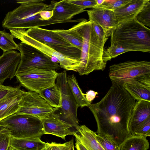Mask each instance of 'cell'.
Returning <instances> with one entry per match:
<instances>
[{"label":"cell","instance_id":"cell-16","mask_svg":"<svg viewBox=\"0 0 150 150\" xmlns=\"http://www.w3.org/2000/svg\"><path fill=\"white\" fill-rule=\"evenodd\" d=\"M21 59V54L14 50L4 52L0 56V84L15 76Z\"/></svg>","mask_w":150,"mask_h":150},{"label":"cell","instance_id":"cell-39","mask_svg":"<svg viewBox=\"0 0 150 150\" xmlns=\"http://www.w3.org/2000/svg\"><path fill=\"white\" fill-rule=\"evenodd\" d=\"M105 0H96V6H99L102 4Z\"/></svg>","mask_w":150,"mask_h":150},{"label":"cell","instance_id":"cell-37","mask_svg":"<svg viewBox=\"0 0 150 150\" xmlns=\"http://www.w3.org/2000/svg\"><path fill=\"white\" fill-rule=\"evenodd\" d=\"M98 94V93L97 92H95L92 90H90L84 95L87 100L91 103L92 101L96 97V95Z\"/></svg>","mask_w":150,"mask_h":150},{"label":"cell","instance_id":"cell-1","mask_svg":"<svg viewBox=\"0 0 150 150\" xmlns=\"http://www.w3.org/2000/svg\"><path fill=\"white\" fill-rule=\"evenodd\" d=\"M112 82L104 97L88 107L97 123L96 134L106 136L119 145L132 135L129 123L136 100L122 85Z\"/></svg>","mask_w":150,"mask_h":150},{"label":"cell","instance_id":"cell-19","mask_svg":"<svg viewBox=\"0 0 150 150\" xmlns=\"http://www.w3.org/2000/svg\"><path fill=\"white\" fill-rule=\"evenodd\" d=\"M148 0H130L114 11L118 25L135 18Z\"/></svg>","mask_w":150,"mask_h":150},{"label":"cell","instance_id":"cell-17","mask_svg":"<svg viewBox=\"0 0 150 150\" xmlns=\"http://www.w3.org/2000/svg\"><path fill=\"white\" fill-rule=\"evenodd\" d=\"M22 30L30 37L47 45H72L52 30L40 27L33 28L27 30Z\"/></svg>","mask_w":150,"mask_h":150},{"label":"cell","instance_id":"cell-22","mask_svg":"<svg viewBox=\"0 0 150 150\" xmlns=\"http://www.w3.org/2000/svg\"><path fill=\"white\" fill-rule=\"evenodd\" d=\"M47 143L35 138L11 137L10 146L16 150H42Z\"/></svg>","mask_w":150,"mask_h":150},{"label":"cell","instance_id":"cell-38","mask_svg":"<svg viewBox=\"0 0 150 150\" xmlns=\"http://www.w3.org/2000/svg\"><path fill=\"white\" fill-rule=\"evenodd\" d=\"M75 147L77 150H88L84 146L77 141H76Z\"/></svg>","mask_w":150,"mask_h":150},{"label":"cell","instance_id":"cell-18","mask_svg":"<svg viewBox=\"0 0 150 150\" xmlns=\"http://www.w3.org/2000/svg\"><path fill=\"white\" fill-rule=\"evenodd\" d=\"M150 102L140 100L136 102L129 123L132 135L147 120L150 118Z\"/></svg>","mask_w":150,"mask_h":150},{"label":"cell","instance_id":"cell-21","mask_svg":"<svg viewBox=\"0 0 150 150\" xmlns=\"http://www.w3.org/2000/svg\"><path fill=\"white\" fill-rule=\"evenodd\" d=\"M25 91L20 88L15 90L0 100V121L15 113L19 108V102L17 99Z\"/></svg>","mask_w":150,"mask_h":150},{"label":"cell","instance_id":"cell-27","mask_svg":"<svg viewBox=\"0 0 150 150\" xmlns=\"http://www.w3.org/2000/svg\"><path fill=\"white\" fill-rule=\"evenodd\" d=\"M11 34L7 33L5 30H0V48L4 52L14 50H18V44L13 40Z\"/></svg>","mask_w":150,"mask_h":150},{"label":"cell","instance_id":"cell-6","mask_svg":"<svg viewBox=\"0 0 150 150\" xmlns=\"http://www.w3.org/2000/svg\"><path fill=\"white\" fill-rule=\"evenodd\" d=\"M59 74L55 70L27 68L16 73L15 77L21 86L29 91L39 93L42 91L54 85Z\"/></svg>","mask_w":150,"mask_h":150},{"label":"cell","instance_id":"cell-8","mask_svg":"<svg viewBox=\"0 0 150 150\" xmlns=\"http://www.w3.org/2000/svg\"><path fill=\"white\" fill-rule=\"evenodd\" d=\"M150 74V62L146 61H127L109 67V76L111 81L120 85L138 76Z\"/></svg>","mask_w":150,"mask_h":150},{"label":"cell","instance_id":"cell-11","mask_svg":"<svg viewBox=\"0 0 150 150\" xmlns=\"http://www.w3.org/2000/svg\"><path fill=\"white\" fill-rule=\"evenodd\" d=\"M19 106L15 114L32 115L42 120L58 110L50 105L38 93L31 91L25 92Z\"/></svg>","mask_w":150,"mask_h":150},{"label":"cell","instance_id":"cell-25","mask_svg":"<svg viewBox=\"0 0 150 150\" xmlns=\"http://www.w3.org/2000/svg\"><path fill=\"white\" fill-rule=\"evenodd\" d=\"M39 94L51 106L58 110L61 108V93L56 84L42 91Z\"/></svg>","mask_w":150,"mask_h":150},{"label":"cell","instance_id":"cell-23","mask_svg":"<svg viewBox=\"0 0 150 150\" xmlns=\"http://www.w3.org/2000/svg\"><path fill=\"white\" fill-rule=\"evenodd\" d=\"M119 150H148L149 143L146 137L131 135L118 145Z\"/></svg>","mask_w":150,"mask_h":150},{"label":"cell","instance_id":"cell-10","mask_svg":"<svg viewBox=\"0 0 150 150\" xmlns=\"http://www.w3.org/2000/svg\"><path fill=\"white\" fill-rule=\"evenodd\" d=\"M67 73L65 70L59 73L56 79L55 84L59 88L62 98V106L59 114L64 121L74 125H79L77 116L78 107L68 84Z\"/></svg>","mask_w":150,"mask_h":150},{"label":"cell","instance_id":"cell-7","mask_svg":"<svg viewBox=\"0 0 150 150\" xmlns=\"http://www.w3.org/2000/svg\"><path fill=\"white\" fill-rule=\"evenodd\" d=\"M18 45L21 59L16 74L27 68L47 70L59 68V66L57 62L35 47L22 42Z\"/></svg>","mask_w":150,"mask_h":150},{"label":"cell","instance_id":"cell-33","mask_svg":"<svg viewBox=\"0 0 150 150\" xmlns=\"http://www.w3.org/2000/svg\"><path fill=\"white\" fill-rule=\"evenodd\" d=\"M112 59L115 58L123 53L129 52L122 46L117 45H112L106 49Z\"/></svg>","mask_w":150,"mask_h":150},{"label":"cell","instance_id":"cell-41","mask_svg":"<svg viewBox=\"0 0 150 150\" xmlns=\"http://www.w3.org/2000/svg\"><path fill=\"white\" fill-rule=\"evenodd\" d=\"M70 150H74V144H72Z\"/></svg>","mask_w":150,"mask_h":150},{"label":"cell","instance_id":"cell-28","mask_svg":"<svg viewBox=\"0 0 150 150\" xmlns=\"http://www.w3.org/2000/svg\"><path fill=\"white\" fill-rule=\"evenodd\" d=\"M136 18L144 25L150 26V0H148Z\"/></svg>","mask_w":150,"mask_h":150},{"label":"cell","instance_id":"cell-24","mask_svg":"<svg viewBox=\"0 0 150 150\" xmlns=\"http://www.w3.org/2000/svg\"><path fill=\"white\" fill-rule=\"evenodd\" d=\"M67 80L70 91L78 107L81 108L88 107L91 103L86 99L85 94L82 92L74 75L67 76Z\"/></svg>","mask_w":150,"mask_h":150},{"label":"cell","instance_id":"cell-14","mask_svg":"<svg viewBox=\"0 0 150 150\" xmlns=\"http://www.w3.org/2000/svg\"><path fill=\"white\" fill-rule=\"evenodd\" d=\"M121 85L136 100L150 102V74L138 76Z\"/></svg>","mask_w":150,"mask_h":150},{"label":"cell","instance_id":"cell-20","mask_svg":"<svg viewBox=\"0 0 150 150\" xmlns=\"http://www.w3.org/2000/svg\"><path fill=\"white\" fill-rule=\"evenodd\" d=\"M75 128L76 130L73 131L71 135L88 150H105L97 140L96 132L85 125H79Z\"/></svg>","mask_w":150,"mask_h":150},{"label":"cell","instance_id":"cell-13","mask_svg":"<svg viewBox=\"0 0 150 150\" xmlns=\"http://www.w3.org/2000/svg\"><path fill=\"white\" fill-rule=\"evenodd\" d=\"M89 21L100 26L106 38L110 36L112 31L118 25L113 11L102 8H95L86 11Z\"/></svg>","mask_w":150,"mask_h":150},{"label":"cell","instance_id":"cell-29","mask_svg":"<svg viewBox=\"0 0 150 150\" xmlns=\"http://www.w3.org/2000/svg\"><path fill=\"white\" fill-rule=\"evenodd\" d=\"M96 137L105 150H119L118 145L106 136L96 134Z\"/></svg>","mask_w":150,"mask_h":150},{"label":"cell","instance_id":"cell-40","mask_svg":"<svg viewBox=\"0 0 150 150\" xmlns=\"http://www.w3.org/2000/svg\"><path fill=\"white\" fill-rule=\"evenodd\" d=\"M6 128L2 125H0V131Z\"/></svg>","mask_w":150,"mask_h":150},{"label":"cell","instance_id":"cell-30","mask_svg":"<svg viewBox=\"0 0 150 150\" xmlns=\"http://www.w3.org/2000/svg\"><path fill=\"white\" fill-rule=\"evenodd\" d=\"M130 0H105L102 4L99 6H96L93 8H102L114 11L116 9L128 3Z\"/></svg>","mask_w":150,"mask_h":150},{"label":"cell","instance_id":"cell-34","mask_svg":"<svg viewBox=\"0 0 150 150\" xmlns=\"http://www.w3.org/2000/svg\"><path fill=\"white\" fill-rule=\"evenodd\" d=\"M70 3L77 6L84 10L87 8H94L96 6V0H68Z\"/></svg>","mask_w":150,"mask_h":150},{"label":"cell","instance_id":"cell-36","mask_svg":"<svg viewBox=\"0 0 150 150\" xmlns=\"http://www.w3.org/2000/svg\"><path fill=\"white\" fill-rule=\"evenodd\" d=\"M21 86L13 87L0 84V100L4 98L11 92L21 88Z\"/></svg>","mask_w":150,"mask_h":150},{"label":"cell","instance_id":"cell-3","mask_svg":"<svg viewBox=\"0 0 150 150\" xmlns=\"http://www.w3.org/2000/svg\"><path fill=\"white\" fill-rule=\"evenodd\" d=\"M43 0H17L21 5L6 14L2 21V27L8 29L26 30L52 24L61 23L50 18L44 21L40 12L46 11L48 5Z\"/></svg>","mask_w":150,"mask_h":150},{"label":"cell","instance_id":"cell-4","mask_svg":"<svg viewBox=\"0 0 150 150\" xmlns=\"http://www.w3.org/2000/svg\"><path fill=\"white\" fill-rule=\"evenodd\" d=\"M110 45L131 51L150 52V30L136 18L119 24L110 35Z\"/></svg>","mask_w":150,"mask_h":150},{"label":"cell","instance_id":"cell-9","mask_svg":"<svg viewBox=\"0 0 150 150\" xmlns=\"http://www.w3.org/2000/svg\"><path fill=\"white\" fill-rule=\"evenodd\" d=\"M13 38H17L24 42L37 48L52 59H55L59 66L66 71L77 72L80 61L65 56L49 47L47 45L39 42L25 34L22 30H9Z\"/></svg>","mask_w":150,"mask_h":150},{"label":"cell","instance_id":"cell-12","mask_svg":"<svg viewBox=\"0 0 150 150\" xmlns=\"http://www.w3.org/2000/svg\"><path fill=\"white\" fill-rule=\"evenodd\" d=\"M47 10L53 11V16L51 19L62 23H79L86 20L84 18L72 19L74 16L86 11L69 2L68 0L51 1L48 5Z\"/></svg>","mask_w":150,"mask_h":150},{"label":"cell","instance_id":"cell-31","mask_svg":"<svg viewBox=\"0 0 150 150\" xmlns=\"http://www.w3.org/2000/svg\"><path fill=\"white\" fill-rule=\"evenodd\" d=\"M73 144V139L62 144L53 142L47 143L46 146L42 150H70Z\"/></svg>","mask_w":150,"mask_h":150},{"label":"cell","instance_id":"cell-15","mask_svg":"<svg viewBox=\"0 0 150 150\" xmlns=\"http://www.w3.org/2000/svg\"><path fill=\"white\" fill-rule=\"evenodd\" d=\"M44 134H50L65 140L72 132L70 128L73 125L63 120L60 114L52 113L42 120Z\"/></svg>","mask_w":150,"mask_h":150},{"label":"cell","instance_id":"cell-35","mask_svg":"<svg viewBox=\"0 0 150 150\" xmlns=\"http://www.w3.org/2000/svg\"><path fill=\"white\" fill-rule=\"evenodd\" d=\"M135 135L146 137L150 136V118L147 120L137 129Z\"/></svg>","mask_w":150,"mask_h":150},{"label":"cell","instance_id":"cell-32","mask_svg":"<svg viewBox=\"0 0 150 150\" xmlns=\"http://www.w3.org/2000/svg\"><path fill=\"white\" fill-rule=\"evenodd\" d=\"M11 135L6 129L0 131V150H8L10 146Z\"/></svg>","mask_w":150,"mask_h":150},{"label":"cell","instance_id":"cell-2","mask_svg":"<svg viewBox=\"0 0 150 150\" xmlns=\"http://www.w3.org/2000/svg\"><path fill=\"white\" fill-rule=\"evenodd\" d=\"M72 27L83 41L77 70L79 74L88 75L93 71L103 70L107 62L112 59L104 48L108 38H100L95 31L92 22L86 19Z\"/></svg>","mask_w":150,"mask_h":150},{"label":"cell","instance_id":"cell-5","mask_svg":"<svg viewBox=\"0 0 150 150\" xmlns=\"http://www.w3.org/2000/svg\"><path fill=\"white\" fill-rule=\"evenodd\" d=\"M11 137L40 139L44 134L42 120L32 115L14 114L0 121Z\"/></svg>","mask_w":150,"mask_h":150},{"label":"cell","instance_id":"cell-26","mask_svg":"<svg viewBox=\"0 0 150 150\" xmlns=\"http://www.w3.org/2000/svg\"><path fill=\"white\" fill-rule=\"evenodd\" d=\"M52 30L71 45L81 50L83 44L82 38L72 27L67 30L56 29Z\"/></svg>","mask_w":150,"mask_h":150},{"label":"cell","instance_id":"cell-42","mask_svg":"<svg viewBox=\"0 0 150 150\" xmlns=\"http://www.w3.org/2000/svg\"><path fill=\"white\" fill-rule=\"evenodd\" d=\"M8 150H16L13 148H12V147H11V146H10Z\"/></svg>","mask_w":150,"mask_h":150}]
</instances>
